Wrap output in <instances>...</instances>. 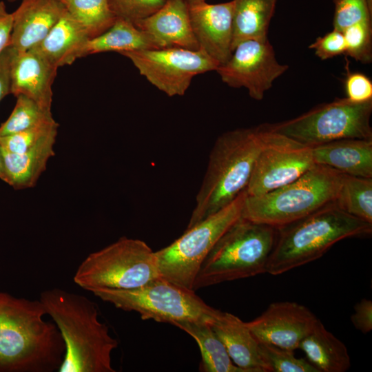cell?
Here are the masks:
<instances>
[{"mask_svg":"<svg viewBox=\"0 0 372 372\" xmlns=\"http://www.w3.org/2000/svg\"><path fill=\"white\" fill-rule=\"evenodd\" d=\"M38 300L0 291V372H54L65 347L54 322Z\"/></svg>","mask_w":372,"mask_h":372,"instance_id":"6da1fadb","label":"cell"},{"mask_svg":"<svg viewBox=\"0 0 372 372\" xmlns=\"http://www.w3.org/2000/svg\"><path fill=\"white\" fill-rule=\"evenodd\" d=\"M47 315L58 328L65 347L59 372H115L112 353L118 347L99 309L87 297L60 288L40 293Z\"/></svg>","mask_w":372,"mask_h":372,"instance_id":"7a4b0ae2","label":"cell"},{"mask_svg":"<svg viewBox=\"0 0 372 372\" xmlns=\"http://www.w3.org/2000/svg\"><path fill=\"white\" fill-rule=\"evenodd\" d=\"M262 145L261 125L229 130L216 138L186 229L220 210L246 190Z\"/></svg>","mask_w":372,"mask_h":372,"instance_id":"3957f363","label":"cell"},{"mask_svg":"<svg viewBox=\"0 0 372 372\" xmlns=\"http://www.w3.org/2000/svg\"><path fill=\"white\" fill-rule=\"evenodd\" d=\"M277 230L266 271L273 276L321 258L343 239L370 236L372 224L333 203Z\"/></svg>","mask_w":372,"mask_h":372,"instance_id":"277c9868","label":"cell"},{"mask_svg":"<svg viewBox=\"0 0 372 372\" xmlns=\"http://www.w3.org/2000/svg\"><path fill=\"white\" fill-rule=\"evenodd\" d=\"M277 234L271 226L239 218L203 262L193 290L266 273Z\"/></svg>","mask_w":372,"mask_h":372,"instance_id":"5b68a950","label":"cell"},{"mask_svg":"<svg viewBox=\"0 0 372 372\" xmlns=\"http://www.w3.org/2000/svg\"><path fill=\"white\" fill-rule=\"evenodd\" d=\"M343 174L314 165L294 181L265 194H246L242 217L280 229L335 203Z\"/></svg>","mask_w":372,"mask_h":372,"instance_id":"8992f818","label":"cell"},{"mask_svg":"<svg viewBox=\"0 0 372 372\" xmlns=\"http://www.w3.org/2000/svg\"><path fill=\"white\" fill-rule=\"evenodd\" d=\"M92 293L117 309L138 313L143 320H153L174 326L185 322L211 324L222 312L206 304L195 291L161 277L137 288H101Z\"/></svg>","mask_w":372,"mask_h":372,"instance_id":"52a82bcc","label":"cell"},{"mask_svg":"<svg viewBox=\"0 0 372 372\" xmlns=\"http://www.w3.org/2000/svg\"><path fill=\"white\" fill-rule=\"evenodd\" d=\"M161 277L155 251L139 239L123 236L87 255L73 277L79 287L130 289Z\"/></svg>","mask_w":372,"mask_h":372,"instance_id":"ba28073f","label":"cell"},{"mask_svg":"<svg viewBox=\"0 0 372 372\" xmlns=\"http://www.w3.org/2000/svg\"><path fill=\"white\" fill-rule=\"evenodd\" d=\"M372 99L354 102L347 97L316 106L297 117L265 124L273 132L313 147L331 141L372 140Z\"/></svg>","mask_w":372,"mask_h":372,"instance_id":"9c48e42d","label":"cell"},{"mask_svg":"<svg viewBox=\"0 0 372 372\" xmlns=\"http://www.w3.org/2000/svg\"><path fill=\"white\" fill-rule=\"evenodd\" d=\"M246 190L229 205L186 229L167 247L155 251L161 278L192 289L198 270L216 242L242 216Z\"/></svg>","mask_w":372,"mask_h":372,"instance_id":"30bf717a","label":"cell"},{"mask_svg":"<svg viewBox=\"0 0 372 372\" xmlns=\"http://www.w3.org/2000/svg\"><path fill=\"white\" fill-rule=\"evenodd\" d=\"M139 73L169 96H183L194 76L216 70L218 63L204 50L167 48L120 53Z\"/></svg>","mask_w":372,"mask_h":372,"instance_id":"8fae6325","label":"cell"},{"mask_svg":"<svg viewBox=\"0 0 372 372\" xmlns=\"http://www.w3.org/2000/svg\"><path fill=\"white\" fill-rule=\"evenodd\" d=\"M263 145L246 188L247 196L265 194L300 178L314 165L311 147L269 130L265 124Z\"/></svg>","mask_w":372,"mask_h":372,"instance_id":"7c38bea8","label":"cell"},{"mask_svg":"<svg viewBox=\"0 0 372 372\" xmlns=\"http://www.w3.org/2000/svg\"><path fill=\"white\" fill-rule=\"evenodd\" d=\"M288 68L277 60L268 39H248L237 44L230 58L216 71L228 86L244 87L251 98L261 101Z\"/></svg>","mask_w":372,"mask_h":372,"instance_id":"4fadbf2b","label":"cell"},{"mask_svg":"<svg viewBox=\"0 0 372 372\" xmlns=\"http://www.w3.org/2000/svg\"><path fill=\"white\" fill-rule=\"evenodd\" d=\"M318 320L305 306L285 301L270 304L260 316L246 324L258 342L294 351Z\"/></svg>","mask_w":372,"mask_h":372,"instance_id":"5bb4252c","label":"cell"},{"mask_svg":"<svg viewBox=\"0 0 372 372\" xmlns=\"http://www.w3.org/2000/svg\"><path fill=\"white\" fill-rule=\"evenodd\" d=\"M234 0L209 4H189L190 22L200 49L218 65L230 58L232 50Z\"/></svg>","mask_w":372,"mask_h":372,"instance_id":"9a60e30c","label":"cell"},{"mask_svg":"<svg viewBox=\"0 0 372 372\" xmlns=\"http://www.w3.org/2000/svg\"><path fill=\"white\" fill-rule=\"evenodd\" d=\"M134 24L149 37L156 49H200L185 0H166L158 10Z\"/></svg>","mask_w":372,"mask_h":372,"instance_id":"2e32d148","label":"cell"},{"mask_svg":"<svg viewBox=\"0 0 372 372\" xmlns=\"http://www.w3.org/2000/svg\"><path fill=\"white\" fill-rule=\"evenodd\" d=\"M58 68L43 54L32 48L25 52L14 50L10 62V93L25 95L51 110L52 84Z\"/></svg>","mask_w":372,"mask_h":372,"instance_id":"e0dca14e","label":"cell"},{"mask_svg":"<svg viewBox=\"0 0 372 372\" xmlns=\"http://www.w3.org/2000/svg\"><path fill=\"white\" fill-rule=\"evenodd\" d=\"M65 12L60 0H21L12 12L10 46L25 52L41 43Z\"/></svg>","mask_w":372,"mask_h":372,"instance_id":"ac0fdd59","label":"cell"},{"mask_svg":"<svg viewBox=\"0 0 372 372\" xmlns=\"http://www.w3.org/2000/svg\"><path fill=\"white\" fill-rule=\"evenodd\" d=\"M211 326L232 362L243 372H270L261 357L259 342L246 322L232 313L222 311Z\"/></svg>","mask_w":372,"mask_h":372,"instance_id":"d6986e66","label":"cell"},{"mask_svg":"<svg viewBox=\"0 0 372 372\" xmlns=\"http://www.w3.org/2000/svg\"><path fill=\"white\" fill-rule=\"evenodd\" d=\"M315 164L344 175L372 178V140L347 138L311 147Z\"/></svg>","mask_w":372,"mask_h":372,"instance_id":"ffe728a7","label":"cell"},{"mask_svg":"<svg viewBox=\"0 0 372 372\" xmlns=\"http://www.w3.org/2000/svg\"><path fill=\"white\" fill-rule=\"evenodd\" d=\"M88 39L83 28L65 10L44 39L32 48L59 68L79 59Z\"/></svg>","mask_w":372,"mask_h":372,"instance_id":"44dd1931","label":"cell"},{"mask_svg":"<svg viewBox=\"0 0 372 372\" xmlns=\"http://www.w3.org/2000/svg\"><path fill=\"white\" fill-rule=\"evenodd\" d=\"M298 349L319 372H345L351 366L347 347L327 330L319 319L300 342Z\"/></svg>","mask_w":372,"mask_h":372,"instance_id":"7402d4cb","label":"cell"},{"mask_svg":"<svg viewBox=\"0 0 372 372\" xmlns=\"http://www.w3.org/2000/svg\"><path fill=\"white\" fill-rule=\"evenodd\" d=\"M56 136H52L23 153L3 151L4 181L16 189L30 188L46 169L48 163L54 155Z\"/></svg>","mask_w":372,"mask_h":372,"instance_id":"603a6c76","label":"cell"},{"mask_svg":"<svg viewBox=\"0 0 372 372\" xmlns=\"http://www.w3.org/2000/svg\"><path fill=\"white\" fill-rule=\"evenodd\" d=\"M276 0H234L232 50L248 39H267Z\"/></svg>","mask_w":372,"mask_h":372,"instance_id":"cb8c5ba5","label":"cell"},{"mask_svg":"<svg viewBox=\"0 0 372 372\" xmlns=\"http://www.w3.org/2000/svg\"><path fill=\"white\" fill-rule=\"evenodd\" d=\"M156 49L149 37L133 23L117 18L101 35L90 39L83 47L79 59L106 52H123Z\"/></svg>","mask_w":372,"mask_h":372,"instance_id":"d4e9b609","label":"cell"},{"mask_svg":"<svg viewBox=\"0 0 372 372\" xmlns=\"http://www.w3.org/2000/svg\"><path fill=\"white\" fill-rule=\"evenodd\" d=\"M192 337L198 344L202 363L200 369L205 372H243L232 362L225 347L210 324L185 322L176 325Z\"/></svg>","mask_w":372,"mask_h":372,"instance_id":"484cf974","label":"cell"},{"mask_svg":"<svg viewBox=\"0 0 372 372\" xmlns=\"http://www.w3.org/2000/svg\"><path fill=\"white\" fill-rule=\"evenodd\" d=\"M65 10L81 25L90 39L107 30L117 17L108 0H60Z\"/></svg>","mask_w":372,"mask_h":372,"instance_id":"4316f807","label":"cell"},{"mask_svg":"<svg viewBox=\"0 0 372 372\" xmlns=\"http://www.w3.org/2000/svg\"><path fill=\"white\" fill-rule=\"evenodd\" d=\"M335 204L347 214L372 224V178L343 174Z\"/></svg>","mask_w":372,"mask_h":372,"instance_id":"83f0119b","label":"cell"},{"mask_svg":"<svg viewBox=\"0 0 372 372\" xmlns=\"http://www.w3.org/2000/svg\"><path fill=\"white\" fill-rule=\"evenodd\" d=\"M15 106L8 119L0 126V137L56 121L51 110L33 99L18 95Z\"/></svg>","mask_w":372,"mask_h":372,"instance_id":"f1b7e54d","label":"cell"},{"mask_svg":"<svg viewBox=\"0 0 372 372\" xmlns=\"http://www.w3.org/2000/svg\"><path fill=\"white\" fill-rule=\"evenodd\" d=\"M259 346L270 372H319L307 359L296 358L293 351L260 342Z\"/></svg>","mask_w":372,"mask_h":372,"instance_id":"f546056e","label":"cell"},{"mask_svg":"<svg viewBox=\"0 0 372 372\" xmlns=\"http://www.w3.org/2000/svg\"><path fill=\"white\" fill-rule=\"evenodd\" d=\"M346 50L344 55L363 64L372 61V23L362 21L354 23L343 31Z\"/></svg>","mask_w":372,"mask_h":372,"instance_id":"4dcf8cb0","label":"cell"},{"mask_svg":"<svg viewBox=\"0 0 372 372\" xmlns=\"http://www.w3.org/2000/svg\"><path fill=\"white\" fill-rule=\"evenodd\" d=\"M59 124L56 121L29 130L0 137L3 150L14 154L23 153L41 144L45 140L56 136Z\"/></svg>","mask_w":372,"mask_h":372,"instance_id":"1f68e13d","label":"cell"},{"mask_svg":"<svg viewBox=\"0 0 372 372\" xmlns=\"http://www.w3.org/2000/svg\"><path fill=\"white\" fill-rule=\"evenodd\" d=\"M335 10L333 29L342 32L362 21H371L372 0H333Z\"/></svg>","mask_w":372,"mask_h":372,"instance_id":"d6a6232c","label":"cell"},{"mask_svg":"<svg viewBox=\"0 0 372 372\" xmlns=\"http://www.w3.org/2000/svg\"><path fill=\"white\" fill-rule=\"evenodd\" d=\"M166 0H108L117 18L132 23L141 20L158 10Z\"/></svg>","mask_w":372,"mask_h":372,"instance_id":"836d02e7","label":"cell"},{"mask_svg":"<svg viewBox=\"0 0 372 372\" xmlns=\"http://www.w3.org/2000/svg\"><path fill=\"white\" fill-rule=\"evenodd\" d=\"M344 89L347 98L354 102H364L372 99V82L364 74L351 72L346 59Z\"/></svg>","mask_w":372,"mask_h":372,"instance_id":"e575fe53","label":"cell"},{"mask_svg":"<svg viewBox=\"0 0 372 372\" xmlns=\"http://www.w3.org/2000/svg\"><path fill=\"white\" fill-rule=\"evenodd\" d=\"M309 48L313 50L315 54L323 61L344 54L346 45L343 32L333 29L318 37Z\"/></svg>","mask_w":372,"mask_h":372,"instance_id":"d590c367","label":"cell"},{"mask_svg":"<svg viewBox=\"0 0 372 372\" xmlns=\"http://www.w3.org/2000/svg\"><path fill=\"white\" fill-rule=\"evenodd\" d=\"M353 326L363 333H367L372 329V302L369 299L362 298L354 307V313L351 316Z\"/></svg>","mask_w":372,"mask_h":372,"instance_id":"8d00e7d4","label":"cell"},{"mask_svg":"<svg viewBox=\"0 0 372 372\" xmlns=\"http://www.w3.org/2000/svg\"><path fill=\"white\" fill-rule=\"evenodd\" d=\"M14 50L8 46L0 54V101L10 93V62Z\"/></svg>","mask_w":372,"mask_h":372,"instance_id":"74e56055","label":"cell"},{"mask_svg":"<svg viewBox=\"0 0 372 372\" xmlns=\"http://www.w3.org/2000/svg\"><path fill=\"white\" fill-rule=\"evenodd\" d=\"M12 20V14L9 13L5 3L0 1V54L10 45Z\"/></svg>","mask_w":372,"mask_h":372,"instance_id":"f35d334b","label":"cell"},{"mask_svg":"<svg viewBox=\"0 0 372 372\" xmlns=\"http://www.w3.org/2000/svg\"><path fill=\"white\" fill-rule=\"evenodd\" d=\"M0 179L4 181L5 174H4V167H3V151L0 144Z\"/></svg>","mask_w":372,"mask_h":372,"instance_id":"ab89813d","label":"cell"},{"mask_svg":"<svg viewBox=\"0 0 372 372\" xmlns=\"http://www.w3.org/2000/svg\"><path fill=\"white\" fill-rule=\"evenodd\" d=\"M188 4L198 3L205 1V0H185Z\"/></svg>","mask_w":372,"mask_h":372,"instance_id":"60d3db41","label":"cell"},{"mask_svg":"<svg viewBox=\"0 0 372 372\" xmlns=\"http://www.w3.org/2000/svg\"><path fill=\"white\" fill-rule=\"evenodd\" d=\"M7 1H8L10 2H13V1H17V0H7Z\"/></svg>","mask_w":372,"mask_h":372,"instance_id":"b9f144b4","label":"cell"}]
</instances>
